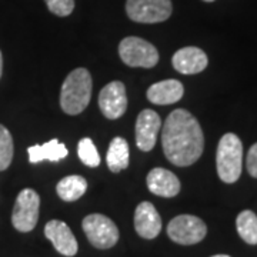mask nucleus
I'll return each instance as SVG.
<instances>
[{"label": "nucleus", "mask_w": 257, "mask_h": 257, "mask_svg": "<svg viewBox=\"0 0 257 257\" xmlns=\"http://www.w3.org/2000/svg\"><path fill=\"white\" fill-rule=\"evenodd\" d=\"M162 146L170 163L179 167L197 162L204 149V136L197 119L184 109H176L163 124Z\"/></svg>", "instance_id": "1"}, {"label": "nucleus", "mask_w": 257, "mask_h": 257, "mask_svg": "<svg viewBox=\"0 0 257 257\" xmlns=\"http://www.w3.org/2000/svg\"><path fill=\"white\" fill-rule=\"evenodd\" d=\"M92 76L89 70L79 67L67 74L60 92V106L67 114L82 113L92 97Z\"/></svg>", "instance_id": "2"}, {"label": "nucleus", "mask_w": 257, "mask_h": 257, "mask_svg": "<svg viewBox=\"0 0 257 257\" xmlns=\"http://www.w3.org/2000/svg\"><path fill=\"white\" fill-rule=\"evenodd\" d=\"M217 175L224 183L239 180L243 169V145L234 133H226L219 142L216 155Z\"/></svg>", "instance_id": "3"}, {"label": "nucleus", "mask_w": 257, "mask_h": 257, "mask_svg": "<svg viewBox=\"0 0 257 257\" xmlns=\"http://www.w3.org/2000/svg\"><path fill=\"white\" fill-rule=\"evenodd\" d=\"M119 55L123 63L130 67H155L159 62V52L152 43L140 37H124L119 45Z\"/></svg>", "instance_id": "4"}, {"label": "nucleus", "mask_w": 257, "mask_h": 257, "mask_svg": "<svg viewBox=\"0 0 257 257\" xmlns=\"http://www.w3.org/2000/svg\"><path fill=\"white\" fill-rule=\"evenodd\" d=\"M83 230L96 248H110L119 240V229L111 219L100 213H93L83 219Z\"/></svg>", "instance_id": "5"}, {"label": "nucleus", "mask_w": 257, "mask_h": 257, "mask_svg": "<svg viewBox=\"0 0 257 257\" xmlns=\"http://www.w3.org/2000/svg\"><path fill=\"white\" fill-rule=\"evenodd\" d=\"M167 234L177 244L192 246L200 243L207 234L206 223L192 214H180L167 224Z\"/></svg>", "instance_id": "6"}, {"label": "nucleus", "mask_w": 257, "mask_h": 257, "mask_svg": "<svg viewBox=\"0 0 257 257\" xmlns=\"http://www.w3.org/2000/svg\"><path fill=\"white\" fill-rule=\"evenodd\" d=\"M39 207H40L39 194L33 189H23L19 193L12 213L13 227L22 233L32 231L36 227L39 220Z\"/></svg>", "instance_id": "7"}, {"label": "nucleus", "mask_w": 257, "mask_h": 257, "mask_svg": "<svg viewBox=\"0 0 257 257\" xmlns=\"http://www.w3.org/2000/svg\"><path fill=\"white\" fill-rule=\"evenodd\" d=\"M172 0H127L126 13L138 23H160L172 16Z\"/></svg>", "instance_id": "8"}, {"label": "nucleus", "mask_w": 257, "mask_h": 257, "mask_svg": "<svg viewBox=\"0 0 257 257\" xmlns=\"http://www.w3.org/2000/svg\"><path fill=\"white\" fill-rule=\"evenodd\" d=\"M99 107L107 119L116 120L121 117L127 109L124 84L117 80L106 84L99 94Z\"/></svg>", "instance_id": "9"}, {"label": "nucleus", "mask_w": 257, "mask_h": 257, "mask_svg": "<svg viewBox=\"0 0 257 257\" xmlns=\"http://www.w3.org/2000/svg\"><path fill=\"white\" fill-rule=\"evenodd\" d=\"M162 128V119L156 111L145 109L136 120V145L142 152H150L156 145L157 135Z\"/></svg>", "instance_id": "10"}, {"label": "nucleus", "mask_w": 257, "mask_h": 257, "mask_svg": "<svg viewBox=\"0 0 257 257\" xmlns=\"http://www.w3.org/2000/svg\"><path fill=\"white\" fill-rule=\"evenodd\" d=\"M45 236L52 241L55 248L66 257H73L77 250L79 244L77 240L69 229V226L62 220H50L45 226Z\"/></svg>", "instance_id": "11"}, {"label": "nucleus", "mask_w": 257, "mask_h": 257, "mask_svg": "<svg viewBox=\"0 0 257 257\" xmlns=\"http://www.w3.org/2000/svg\"><path fill=\"white\" fill-rule=\"evenodd\" d=\"M135 229L143 239H156L162 230V219L150 202H142L135 211Z\"/></svg>", "instance_id": "12"}, {"label": "nucleus", "mask_w": 257, "mask_h": 257, "mask_svg": "<svg viewBox=\"0 0 257 257\" xmlns=\"http://www.w3.org/2000/svg\"><path fill=\"white\" fill-rule=\"evenodd\" d=\"M172 63L179 73L196 74L207 67L209 59L202 49L189 46L177 50L172 59Z\"/></svg>", "instance_id": "13"}, {"label": "nucleus", "mask_w": 257, "mask_h": 257, "mask_svg": "<svg viewBox=\"0 0 257 257\" xmlns=\"http://www.w3.org/2000/svg\"><path fill=\"white\" fill-rule=\"evenodd\" d=\"M147 187L153 194L160 197H175L180 192V182L170 170L156 167L147 175Z\"/></svg>", "instance_id": "14"}, {"label": "nucleus", "mask_w": 257, "mask_h": 257, "mask_svg": "<svg viewBox=\"0 0 257 257\" xmlns=\"http://www.w3.org/2000/svg\"><path fill=\"white\" fill-rule=\"evenodd\" d=\"M183 94L184 87L182 83L176 79H167L163 82L152 84L147 90V99L155 104L166 106V104L177 103L183 97Z\"/></svg>", "instance_id": "15"}, {"label": "nucleus", "mask_w": 257, "mask_h": 257, "mask_svg": "<svg viewBox=\"0 0 257 257\" xmlns=\"http://www.w3.org/2000/svg\"><path fill=\"white\" fill-rule=\"evenodd\" d=\"M29 162L30 163H40L43 160L49 162H59L69 155L67 147L60 143L57 139H53L42 146H30L28 149Z\"/></svg>", "instance_id": "16"}, {"label": "nucleus", "mask_w": 257, "mask_h": 257, "mask_svg": "<svg viewBox=\"0 0 257 257\" xmlns=\"http://www.w3.org/2000/svg\"><path fill=\"white\" fill-rule=\"evenodd\" d=\"M128 159H130V150H128V143L123 138H114L110 142V146L107 150L106 162L113 173H119L124 170L128 166Z\"/></svg>", "instance_id": "17"}, {"label": "nucleus", "mask_w": 257, "mask_h": 257, "mask_svg": "<svg viewBox=\"0 0 257 257\" xmlns=\"http://www.w3.org/2000/svg\"><path fill=\"white\" fill-rule=\"evenodd\" d=\"M86 190L87 182L82 176H66L56 186V192L64 202H74L80 199Z\"/></svg>", "instance_id": "18"}, {"label": "nucleus", "mask_w": 257, "mask_h": 257, "mask_svg": "<svg viewBox=\"0 0 257 257\" xmlns=\"http://www.w3.org/2000/svg\"><path fill=\"white\" fill-rule=\"evenodd\" d=\"M237 233L247 244H257V216L254 211L243 210L236 219Z\"/></svg>", "instance_id": "19"}, {"label": "nucleus", "mask_w": 257, "mask_h": 257, "mask_svg": "<svg viewBox=\"0 0 257 257\" xmlns=\"http://www.w3.org/2000/svg\"><path fill=\"white\" fill-rule=\"evenodd\" d=\"M13 159V139L8 128L0 124V172L6 170Z\"/></svg>", "instance_id": "20"}, {"label": "nucleus", "mask_w": 257, "mask_h": 257, "mask_svg": "<svg viewBox=\"0 0 257 257\" xmlns=\"http://www.w3.org/2000/svg\"><path fill=\"white\" fill-rule=\"evenodd\" d=\"M77 153H79V159L86 166L97 167V166L100 165V156L97 153V149L94 146L92 139H82L79 142V146H77Z\"/></svg>", "instance_id": "21"}, {"label": "nucleus", "mask_w": 257, "mask_h": 257, "mask_svg": "<svg viewBox=\"0 0 257 257\" xmlns=\"http://www.w3.org/2000/svg\"><path fill=\"white\" fill-rule=\"evenodd\" d=\"M45 2H46L47 9L60 18L69 16L74 9V0H45Z\"/></svg>", "instance_id": "22"}, {"label": "nucleus", "mask_w": 257, "mask_h": 257, "mask_svg": "<svg viewBox=\"0 0 257 257\" xmlns=\"http://www.w3.org/2000/svg\"><path fill=\"white\" fill-rule=\"evenodd\" d=\"M246 165H247V172L250 173V176L257 179V143H254L253 146L250 147Z\"/></svg>", "instance_id": "23"}, {"label": "nucleus", "mask_w": 257, "mask_h": 257, "mask_svg": "<svg viewBox=\"0 0 257 257\" xmlns=\"http://www.w3.org/2000/svg\"><path fill=\"white\" fill-rule=\"evenodd\" d=\"M2 72H3V57H2V52H0V77H2Z\"/></svg>", "instance_id": "24"}, {"label": "nucleus", "mask_w": 257, "mask_h": 257, "mask_svg": "<svg viewBox=\"0 0 257 257\" xmlns=\"http://www.w3.org/2000/svg\"><path fill=\"white\" fill-rule=\"evenodd\" d=\"M211 257H230L227 254H216V256H211Z\"/></svg>", "instance_id": "25"}, {"label": "nucleus", "mask_w": 257, "mask_h": 257, "mask_svg": "<svg viewBox=\"0 0 257 257\" xmlns=\"http://www.w3.org/2000/svg\"><path fill=\"white\" fill-rule=\"evenodd\" d=\"M204 2H214V0H204Z\"/></svg>", "instance_id": "26"}]
</instances>
